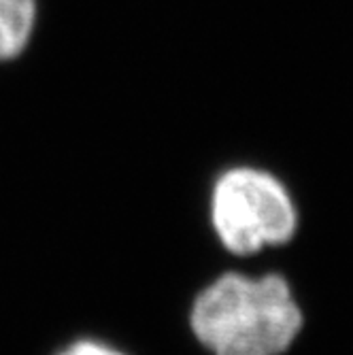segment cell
Returning <instances> with one entry per match:
<instances>
[{
  "label": "cell",
  "mask_w": 353,
  "mask_h": 355,
  "mask_svg": "<svg viewBox=\"0 0 353 355\" xmlns=\"http://www.w3.org/2000/svg\"><path fill=\"white\" fill-rule=\"evenodd\" d=\"M189 326L213 355H283L298 338L304 317L281 275L226 272L196 296Z\"/></svg>",
  "instance_id": "obj_1"
},
{
  "label": "cell",
  "mask_w": 353,
  "mask_h": 355,
  "mask_svg": "<svg viewBox=\"0 0 353 355\" xmlns=\"http://www.w3.org/2000/svg\"><path fill=\"white\" fill-rule=\"evenodd\" d=\"M211 223L223 249L247 257L290 243L298 230V209L277 175L241 164L215 179Z\"/></svg>",
  "instance_id": "obj_2"
},
{
  "label": "cell",
  "mask_w": 353,
  "mask_h": 355,
  "mask_svg": "<svg viewBox=\"0 0 353 355\" xmlns=\"http://www.w3.org/2000/svg\"><path fill=\"white\" fill-rule=\"evenodd\" d=\"M39 28V0H0V64L19 60Z\"/></svg>",
  "instance_id": "obj_3"
},
{
  "label": "cell",
  "mask_w": 353,
  "mask_h": 355,
  "mask_svg": "<svg viewBox=\"0 0 353 355\" xmlns=\"http://www.w3.org/2000/svg\"><path fill=\"white\" fill-rule=\"evenodd\" d=\"M58 355H126V353L101 340L81 338V340L71 343L69 347H64Z\"/></svg>",
  "instance_id": "obj_4"
}]
</instances>
